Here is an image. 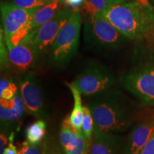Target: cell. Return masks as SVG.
Listing matches in <instances>:
<instances>
[{"label":"cell","instance_id":"cell-1","mask_svg":"<svg viewBox=\"0 0 154 154\" xmlns=\"http://www.w3.org/2000/svg\"><path fill=\"white\" fill-rule=\"evenodd\" d=\"M88 107L94 121L93 136L126 131L142 114L136 101L114 88L91 96Z\"/></svg>","mask_w":154,"mask_h":154},{"label":"cell","instance_id":"cell-2","mask_svg":"<svg viewBox=\"0 0 154 154\" xmlns=\"http://www.w3.org/2000/svg\"><path fill=\"white\" fill-rule=\"evenodd\" d=\"M101 13L129 39H142L154 29V9L148 0L117 4Z\"/></svg>","mask_w":154,"mask_h":154},{"label":"cell","instance_id":"cell-3","mask_svg":"<svg viewBox=\"0 0 154 154\" xmlns=\"http://www.w3.org/2000/svg\"><path fill=\"white\" fill-rule=\"evenodd\" d=\"M119 81L141 105L154 108V48L138 56Z\"/></svg>","mask_w":154,"mask_h":154},{"label":"cell","instance_id":"cell-4","mask_svg":"<svg viewBox=\"0 0 154 154\" xmlns=\"http://www.w3.org/2000/svg\"><path fill=\"white\" fill-rule=\"evenodd\" d=\"M82 25L81 12L78 10L73 11L50 48L49 63L54 69H64L76 56L79 45Z\"/></svg>","mask_w":154,"mask_h":154},{"label":"cell","instance_id":"cell-5","mask_svg":"<svg viewBox=\"0 0 154 154\" xmlns=\"http://www.w3.org/2000/svg\"><path fill=\"white\" fill-rule=\"evenodd\" d=\"M84 34L86 43L100 51L118 49L127 38L101 13L86 14Z\"/></svg>","mask_w":154,"mask_h":154},{"label":"cell","instance_id":"cell-6","mask_svg":"<svg viewBox=\"0 0 154 154\" xmlns=\"http://www.w3.org/2000/svg\"><path fill=\"white\" fill-rule=\"evenodd\" d=\"M116 79L109 69L99 63H88L72 82L83 96L91 97L113 88Z\"/></svg>","mask_w":154,"mask_h":154},{"label":"cell","instance_id":"cell-7","mask_svg":"<svg viewBox=\"0 0 154 154\" xmlns=\"http://www.w3.org/2000/svg\"><path fill=\"white\" fill-rule=\"evenodd\" d=\"M72 13L73 11L69 8L61 9L49 22L31 31L30 42L35 55V61L50 50L59 31L68 22Z\"/></svg>","mask_w":154,"mask_h":154},{"label":"cell","instance_id":"cell-8","mask_svg":"<svg viewBox=\"0 0 154 154\" xmlns=\"http://www.w3.org/2000/svg\"><path fill=\"white\" fill-rule=\"evenodd\" d=\"M19 90L24 101L26 112L38 119L47 118L48 112L43 91L34 74L26 73L19 80Z\"/></svg>","mask_w":154,"mask_h":154},{"label":"cell","instance_id":"cell-9","mask_svg":"<svg viewBox=\"0 0 154 154\" xmlns=\"http://www.w3.org/2000/svg\"><path fill=\"white\" fill-rule=\"evenodd\" d=\"M154 132V109L142 113L132 126L126 140L123 154H138Z\"/></svg>","mask_w":154,"mask_h":154},{"label":"cell","instance_id":"cell-10","mask_svg":"<svg viewBox=\"0 0 154 154\" xmlns=\"http://www.w3.org/2000/svg\"><path fill=\"white\" fill-rule=\"evenodd\" d=\"M39 9H25L11 3L2 4L1 15L5 41L29 26L32 17Z\"/></svg>","mask_w":154,"mask_h":154},{"label":"cell","instance_id":"cell-11","mask_svg":"<svg viewBox=\"0 0 154 154\" xmlns=\"http://www.w3.org/2000/svg\"><path fill=\"white\" fill-rule=\"evenodd\" d=\"M8 66L14 73L24 74L32 67L35 61V55L30 40L7 48Z\"/></svg>","mask_w":154,"mask_h":154},{"label":"cell","instance_id":"cell-12","mask_svg":"<svg viewBox=\"0 0 154 154\" xmlns=\"http://www.w3.org/2000/svg\"><path fill=\"white\" fill-rule=\"evenodd\" d=\"M26 111V106L19 88L16 95L11 100H1L0 119L2 128L9 131L15 128L19 123Z\"/></svg>","mask_w":154,"mask_h":154},{"label":"cell","instance_id":"cell-13","mask_svg":"<svg viewBox=\"0 0 154 154\" xmlns=\"http://www.w3.org/2000/svg\"><path fill=\"white\" fill-rule=\"evenodd\" d=\"M125 138L119 134L102 133L94 135L88 154H123Z\"/></svg>","mask_w":154,"mask_h":154},{"label":"cell","instance_id":"cell-14","mask_svg":"<svg viewBox=\"0 0 154 154\" xmlns=\"http://www.w3.org/2000/svg\"><path fill=\"white\" fill-rule=\"evenodd\" d=\"M62 0H54L41 7L32 17L30 22L31 31L36 29L45 23L49 22L59 12Z\"/></svg>","mask_w":154,"mask_h":154},{"label":"cell","instance_id":"cell-15","mask_svg":"<svg viewBox=\"0 0 154 154\" xmlns=\"http://www.w3.org/2000/svg\"><path fill=\"white\" fill-rule=\"evenodd\" d=\"M66 84L70 89L74 98V107L71 114L66 119L69 124L75 130H82L83 116H84V106H82V94L76 86L73 85L72 82L66 83Z\"/></svg>","mask_w":154,"mask_h":154},{"label":"cell","instance_id":"cell-16","mask_svg":"<svg viewBox=\"0 0 154 154\" xmlns=\"http://www.w3.org/2000/svg\"><path fill=\"white\" fill-rule=\"evenodd\" d=\"M79 131L73 128L66 119L63 121L60 129L59 142L65 154H70L76 148L79 140Z\"/></svg>","mask_w":154,"mask_h":154},{"label":"cell","instance_id":"cell-17","mask_svg":"<svg viewBox=\"0 0 154 154\" xmlns=\"http://www.w3.org/2000/svg\"><path fill=\"white\" fill-rule=\"evenodd\" d=\"M47 124L42 119L34 121L26 129V141L33 145L40 143L45 137Z\"/></svg>","mask_w":154,"mask_h":154},{"label":"cell","instance_id":"cell-18","mask_svg":"<svg viewBox=\"0 0 154 154\" xmlns=\"http://www.w3.org/2000/svg\"><path fill=\"white\" fill-rule=\"evenodd\" d=\"M111 6L109 0H86L83 7L86 14H93L101 13Z\"/></svg>","mask_w":154,"mask_h":154},{"label":"cell","instance_id":"cell-19","mask_svg":"<svg viewBox=\"0 0 154 154\" xmlns=\"http://www.w3.org/2000/svg\"><path fill=\"white\" fill-rule=\"evenodd\" d=\"M82 131L88 140L91 141L94 132V121L88 106H84V116H83Z\"/></svg>","mask_w":154,"mask_h":154},{"label":"cell","instance_id":"cell-20","mask_svg":"<svg viewBox=\"0 0 154 154\" xmlns=\"http://www.w3.org/2000/svg\"><path fill=\"white\" fill-rule=\"evenodd\" d=\"M42 154H65V153L60 142L52 136H47L42 141Z\"/></svg>","mask_w":154,"mask_h":154},{"label":"cell","instance_id":"cell-21","mask_svg":"<svg viewBox=\"0 0 154 154\" xmlns=\"http://www.w3.org/2000/svg\"><path fill=\"white\" fill-rule=\"evenodd\" d=\"M47 3V2L44 0H12L11 2L16 7L25 9L41 8Z\"/></svg>","mask_w":154,"mask_h":154},{"label":"cell","instance_id":"cell-22","mask_svg":"<svg viewBox=\"0 0 154 154\" xmlns=\"http://www.w3.org/2000/svg\"><path fill=\"white\" fill-rule=\"evenodd\" d=\"M42 142L33 145L28 141L23 142L19 151V154H42Z\"/></svg>","mask_w":154,"mask_h":154},{"label":"cell","instance_id":"cell-23","mask_svg":"<svg viewBox=\"0 0 154 154\" xmlns=\"http://www.w3.org/2000/svg\"><path fill=\"white\" fill-rule=\"evenodd\" d=\"M18 91V88L15 85V84L13 82H11L10 85L2 93H0V98L1 100H6V101H9L11 100L16 95V93Z\"/></svg>","mask_w":154,"mask_h":154},{"label":"cell","instance_id":"cell-24","mask_svg":"<svg viewBox=\"0 0 154 154\" xmlns=\"http://www.w3.org/2000/svg\"><path fill=\"white\" fill-rule=\"evenodd\" d=\"M138 154H154V132L149 141Z\"/></svg>","mask_w":154,"mask_h":154},{"label":"cell","instance_id":"cell-25","mask_svg":"<svg viewBox=\"0 0 154 154\" xmlns=\"http://www.w3.org/2000/svg\"><path fill=\"white\" fill-rule=\"evenodd\" d=\"M9 137L7 136L5 133L2 132L0 136V154H3L5 152L6 148L9 144Z\"/></svg>","mask_w":154,"mask_h":154},{"label":"cell","instance_id":"cell-26","mask_svg":"<svg viewBox=\"0 0 154 154\" xmlns=\"http://www.w3.org/2000/svg\"><path fill=\"white\" fill-rule=\"evenodd\" d=\"M62 1L72 8L77 9L84 6L86 0H62Z\"/></svg>","mask_w":154,"mask_h":154},{"label":"cell","instance_id":"cell-27","mask_svg":"<svg viewBox=\"0 0 154 154\" xmlns=\"http://www.w3.org/2000/svg\"><path fill=\"white\" fill-rule=\"evenodd\" d=\"M3 154H19V151H17V147L13 144L12 141H11L6 148Z\"/></svg>","mask_w":154,"mask_h":154},{"label":"cell","instance_id":"cell-28","mask_svg":"<svg viewBox=\"0 0 154 154\" xmlns=\"http://www.w3.org/2000/svg\"><path fill=\"white\" fill-rule=\"evenodd\" d=\"M11 82L7 79L5 77H1V80H0V93L3 92L6 88H7L10 85Z\"/></svg>","mask_w":154,"mask_h":154},{"label":"cell","instance_id":"cell-29","mask_svg":"<svg viewBox=\"0 0 154 154\" xmlns=\"http://www.w3.org/2000/svg\"><path fill=\"white\" fill-rule=\"evenodd\" d=\"M111 2V5H117V4H120L122 2H128V1H131V0H109Z\"/></svg>","mask_w":154,"mask_h":154},{"label":"cell","instance_id":"cell-30","mask_svg":"<svg viewBox=\"0 0 154 154\" xmlns=\"http://www.w3.org/2000/svg\"><path fill=\"white\" fill-rule=\"evenodd\" d=\"M44 1L47 2L48 3H49V2H53V1H54V0H44Z\"/></svg>","mask_w":154,"mask_h":154},{"label":"cell","instance_id":"cell-31","mask_svg":"<svg viewBox=\"0 0 154 154\" xmlns=\"http://www.w3.org/2000/svg\"><path fill=\"white\" fill-rule=\"evenodd\" d=\"M151 1H152V2H153V3L154 4V0H151Z\"/></svg>","mask_w":154,"mask_h":154}]
</instances>
